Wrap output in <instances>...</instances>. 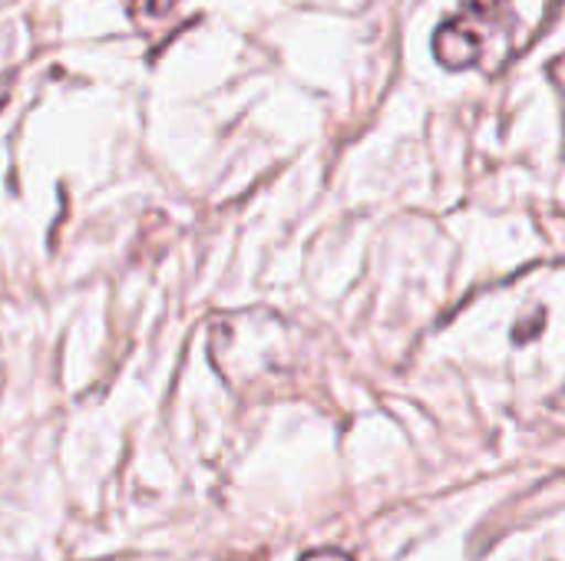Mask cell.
<instances>
[{
	"mask_svg": "<svg viewBox=\"0 0 565 561\" xmlns=\"http://www.w3.org/2000/svg\"><path fill=\"white\" fill-rule=\"evenodd\" d=\"M510 23V0H463L460 13L434 36V53L447 69H467L487 53L493 26Z\"/></svg>",
	"mask_w": 565,
	"mask_h": 561,
	"instance_id": "1",
	"label": "cell"
},
{
	"mask_svg": "<svg viewBox=\"0 0 565 561\" xmlns=\"http://www.w3.org/2000/svg\"><path fill=\"white\" fill-rule=\"evenodd\" d=\"M301 561H351L348 555H341V552H311V555H305Z\"/></svg>",
	"mask_w": 565,
	"mask_h": 561,
	"instance_id": "2",
	"label": "cell"
}]
</instances>
